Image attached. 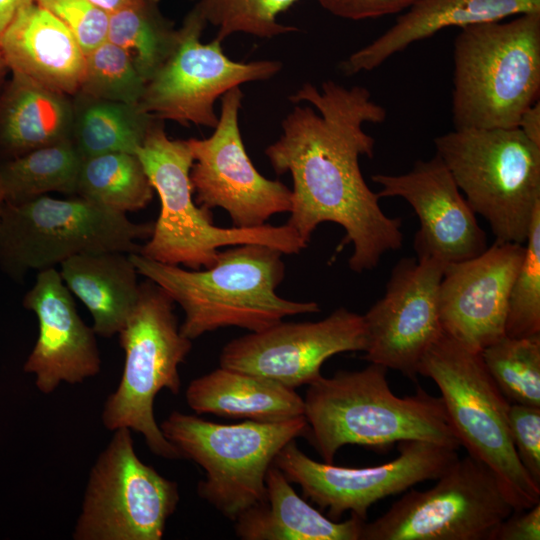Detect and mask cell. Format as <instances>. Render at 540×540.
<instances>
[{
	"instance_id": "cell-21",
	"label": "cell",
	"mask_w": 540,
	"mask_h": 540,
	"mask_svg": "<svg viewBox=\"0 0 540 540\" xmlns=\"http://www.w3.org/2000/svg\"><path fill=\"white\" fill-rule=\"evenodd\" d=\"M0 51L10 73L66 95L78 93L85 53L71 31L35 0L7 27Z\"/></svg>"
},
{
	"instance_id": "cell-35",
	"label": "cell",
	"mask_w": 540,
	"mask_h": 540,
	"mask_svg": "<svg viewBox=\"0 0 540 540\" xmlns=\"http://www.w3.org/2000/svg\"><path fill=\"white\" fill-rule=\"evenodd\" d=\"M59 19L86 54L107 40L109 14L89 0H35Z\"/></svg>"
},
{
	"instance_id": "cell-5",
	"label": "cell",
	"mask_w": 540,
	"mask_h": 540,
	"mask_svg": "<svg viewBox=\"0 0 540 540\" xmlns=\"http://www.w3.org/2000/svg\"><path fill=\"white\" fill-rule=\"evenodd\" d=\"M455 129L517 127L540 91V12L461 28L454 41Z\"/></svg>"
},
{
	"instance_id": "cell-6",
	"label": "cell",
	"mask_w": 540,
	"mask_h": 540,
	"mask_svg": "<svg viewBox=\"0 0 540 540\" xmlns=\"http://www.w3.org/2000/svg\"><path fill=\"white\" fill-rule=\"evenodd\" d=\"M442 160L495 241L525 244L540 206V145L518 127L462 128L434 140Z\"/></svg>"
},
{
	"instance_id": "cell-8",
	"label": "cell",
	"mask_w": 540,
	"mask_h": 540,
	"mask_svg": "<svg viewBox=\"0 0 540 540\" xmlns=\"http://www.w3.org/2000/svg\"><path fill=\"white\" fill-rule=\"evenodd\" d=\"M418 374L435 382L460 445L498 475L515 509L540 503V485L524 469L512 443L511 403L487 371L481 352L443 332L423 356Z\"/></svg>"
},
{
	"instance_id": "cell-13",
	"label": "cell",
	"mask_w": 540,
	"mask_h": 540,
	"mask_svg": "<svg viewBox=\"0 0 540 540\" xmlns=\"http://www.w3.org/2000/svg\"><path fill=\"white\" fill-rule=\"evenodd\" d=\"M207 24L198 1L177 29L175 47L147 81L139 106L158 120L214 128L219 116L214 103L233 87L266 80L278 73L276 60L237 62L228 58L221 41L201 42Z\"/></svg>"
},
{
	"instance_id": "cell-28",
	"label": "cell",
	"mask_w": 540,
	"mask_h": 540,
	"mask_svg": "<svg viewBox=\"0 0 540 540\" xmlns=\"http://www.w3.org/2000/svg\"><path fill=\"white\" fill-rule=\"evenodd\" d=\"M82 159L72 140H66L1 161L5 203H21L48 192L76 194Z\"/></svg>"
},
{
	"instance_id": "cell-42",
	"label": "cell",
	"mask_w": 540,
	"mask_h": 540,
	"mask_svg": "<svg viewBox=\"0 0 540 540\" xmlns=\"http://www.w3.org/2000/svg\"><path fill=\"white\" fill-rule=\"evenodd\" d=\"M9 73V69L5 63V60L2 56V53L0 51V90L2 89L4 83H5V80H6V76L7 74Z\"/></svg>"
},
{
	"instance_id": "cell-9",
	"label": "cell",
	"mask_w": 540,
	"mask_h": 540,
	"mask_svg": "<svg viewBox=\"0 0 540 540\" xmlns=\"http://www.w3.org/2000/svg\"><path fill=\"white\" fill-rule=\"evenodd\" d=\"M165 438L205 471L197 492L235 521L266 498V475L278 452L308 434L305 416L278 422L221 424L173 411L160 425Z\"/></svg>"
},
{
	"instance_id": "cell-24",
	"label": "cell",
	"mask_w": 540,
	"mask_h": 540,
	"mask_svg": "<svg viewBox=\"0 0 540 540\" xmlns=\"http://www.w3.org/2000/svg\"><path fill=\"white\" fill-rule=\"evenodd\" d=\"M364 522L354 515L344 521L324 516L272 465L265 500L239 515L234 530L243 540H360Z\"/></svg>"
},
{
	"instance_id": "cell-30",
	"label": "cell",
	"mask_w": 540,
	"mask_h": 540,
	"mask_svg": "<svg viewBox=\"0 0 540 540\" xmlns=\"http://www.w3.org/2000/svg\"><path fill=\"white\" fill-rule=\"evenodd\" d=\"M161 0H136L109 14L107 40L123 48L147 81L173 51L177 29L160 11Z\"/></svg>"
},
{
	"instance_id": "cell-43",
	"label": "cell",
	"mask_w": 540,
	"mask_h": 540,
	"mask_svg": "<svg viewBox=\"0 0 540 540\" xmlns=\"http://www.w3.org/2000/svg\"><path fill=\"white\" fill-rule=\"evenodd\" d=\"M4 205H5V196H4L2 183H1V177H0V220H1L3 209H4Z\"/></svg>"
},
{
	"instance_id": "cell-12",
	"label": "cell",
	"mask_w": 540,
	"mask_h": 540,
	"mask_svg": "<svg viewBox=\"0 0 540 540\" xmlns=\"http://www.w3.org/2000/svg\"><path fill=\"white\" fill-rule=\"evenodd\" d=\"M178 485L142 462L131 430L119 428L91 468L74 540H160Z\"/></svg>"
},
{
	"instance_id": "cell-31",
	"label": "cell",
	"mask_w": 540,
	"mask_h": 540,
	"mask_svg": "<svg viewBox=\"0 0 540 540\" xmlns=\"http://www.w3.org/2000/svg\"><path fill=\"white\" fill-rule=\"evenodd\" d=\"M481 357L510 403L540 407V334L509 337L485 347Z\"/></svg>"
},
{
	"instance_id": "cell-37",
	"label": "cell",
	"mask_w": 540,
	"mask_h": 540,
	"mask_svg": "<svg viewBox=\"0 0 540 540\" xmlns=\"http://www.w3.org/2000/svg\"><path fill=\"white\" fill-rule=\"evenodd\" d=\"M331 14L350 20H363L395 14L417 0H316Z\"/></svg>"
},
{
	"instance_id": "cell-40",
	"label": "cell",
	"mask_w": 540,
	"mask_h": 540,
	"mask_svg": "<svg viewBox=\"0 0 540 540\" xmlns=\"http://www.w3.org/2000/svg\"><path fill=\"white\" fill-rule=\"evenodd\" d=\"M34 0H0V38L18 12Z\"/></svg>"
},
{
	"instance_id": "cell-41",
	"label": "cell",
	"mask_w": 540,
	"mask_h": 540,
	"mask_svg": "<svg viewBox=\"0 0 540 540\" xmlns=\"http://www.w3.org/2000/svg\"><path fill=\"white\" fill-rule=\"evenodd\" d=\"M89 1L92 2L94 5H96L97 7H99L100 9L107 12L108 14H111L113 12H116L132 4L136 0H89Z\"/></svg>"
},
{
	"instance_id": "cell-10",
	"label": "cell",
	"mask_w": 540,
	"mask_h": 540,
	"mask_svg": "<svg viewBox=\"0 0 540 540\" xmlns=\"http://www.w3.org/2000/svg\"><path fill=\"white\" fill-rule=\"evenodd\" d=\"M153 222L135 223L126 214L77 196L42 195L5 203L0 220V266L13 279L31 270L60 265L81 253H139L138 240L148 239Z\"/></svg>"
},
{
	"instance_id": "cell-15",
	"label": "cell",
	"mask_w": 540,
	"mask_h": 540,
	"mask_svg": "<svg viewBox=\"0 0 540 540\" xmlns=\"http://www.w3.org/2000/svg\"><path fill=\"white\" fill-rule=\"evenodd\" d=\"M242 98L239 86L224 93L212 135L187 140L193 156L190 182L201 207L222 208L234 227L253 228L275 214L290 212L292 190L265 178L251 162L239 128Z\"/></svg>"
},
{
	"instance_id": "cell-11",
	"label": "cell",
	"mask_w": 540,
	"mask_h": 540,
	"mask_svg": "<svg viewBox=\"0 0 540 540\" xmlns=\"http://www.w3.org/2000/svg\"><path fill=\"white\" fill-rule=\"evenodd\" d=\"M431 488L410 489L383 515L364 522L360 540H491L515 509L498 475L467 455Z\"/></svg>"
},
{
	"instance_id": "cell-17",
	"label": "cell",
	"mask_w": 540,
	"mask_h": 540,
	"mask_svg": "<svg viewBox=\"0 0 540 540\" xmlns=\"http://www.w3.org/2000/svg\"><path fill=\"white\" fill-rule=\"evenodd\" d=\"M363 315L346 308L316 322H283L228 342L221 367L262 376L295 389L319 379L323 363L343 352L365 351Z\"/></svg>"
},
{
	"instance_id": "cell-1",
	"label": "cell",
	"mask_w": 540,
	"mask_h": 540,
	"mask_svg": "<svg viewBox=\"0 0 540 540\" xmlns=\"http://www.w3.org/2000/svg\"><path fill=\"white\" fill-rule=\"evenodd\" d=\"M289 99L309 102L318 113L312 107H294L282 121V135L265 149L274 171L292 177L286 224L306 244L321 223L339 224L346 232L340 249L353 246L350 269L372 270L384 254L400 249L404 239L401 219L382 211L380 197L365 182L359 164L360 156L373 157L375 145L363 125L383 122L386 110L365 87L345 88L330 80L321 90L305 83Z\"/></svg>"
},
{
	"instance_id": "cell-29",
	"label": "cell",
	"mask_w": 540,
	"mask_h": 540,
	"mask_svg": "<svg viewBox=\"0 0 540 540\" xmlns=\"http://www.w3.org/2000/svg\"><path fill=\"white\" fill-rule=\"evenodd\" d=\"M153 190L136 154L110 152L82 159L77 196L125 214L145 208Z\"/></svg>"
},
{
	"instance_id": "cell-7",
	"label": "cell",
	"mask_w": 540,
	"mask_h": 540,
	"mask_svg": "<svg viewBox=\"0 0 540 540\" xmlns=\"http://www.w3.org/2000/svg\"><path fill=\"white\" fill-rule=\"evenodd\" d=\"M118 335L125 360L120 382L104 404L103 425L110 431L128 428L142 434L156 456L182 458L153 411L162 389L179 393L178 367L192 348V340L180 331L174 301L153 281L140 283L137 302Z\"/></svg>"
},
{
	"instance_id": "cell-33",
	"label": "cell",
	"mask_w": 540,
	"mask_h": 540,
	"mask_svg": "<svg viewBox=\"0 0 540 540\" xmlns=\"http://www.w3.org/2000/svg\"><path fill=\"white\" fill-rule=\"evenodd\" d=\"M298 0H199L207 23L218 28L216 39L243 32L272 38L296 31L294 26L277 21L280 13Z\"/></svg>"
},
{
	"instance_id": "cell-4",
	"label": "cell",
	"mask_w": 540,
	"mask_h": 540,
	"mask_svg": "<svg viewBox=\"0 0 540 540\" xmlns=\"http://www.w3.org/2000/svg\"><path fill=\"white\" fill-rule=\"evenodd\" d=\"M136 155L160 199V213L139 254L193 270L212 267L223 246L261 244L283 254H298L306 244L287 224L221 228L210 210L193 199L190 170L193 156L187 140L170 139L162 120L154 119Z\"/></svg>"
},
{
	"instance_id": "cell-34",
	"label": "cell",
	"mask_w": 540,
	"mask_h": 540,
	"mask_svg": "<svg viewBox=\"0 0 540 540\" xmlns=\"http://www.w3.org/2000/svg\"><path fill=\"white\" fill-rule=\"evenodd\" d=\"M540 334V206L535 210L525 253L512 284L505 335L529 337Z\"/></svg>"
},
{
	"instance_id": "cell-3",
	"label": "cell",
	"mask_w": 540,
	"mask_h": 540,
	"mask_svg": "<svg viewBox=\"0 0 540 540\" xmlns=\"http://www.w3.org/2000/svg\"><path fill=\"white\" fill-rule=\"evenodd\" d=\"M387 370L370 363L308 385L303 398L307 435L325 463H333L348 444L384 448L422 440L459 449L441 397L420 387L414 395L398 397L388 385Z\"/></svg>"
},
{
	"instance_id": "cell-18",
	"label": "cell",
	"mask_w": 540,
	"mask_h": 540,
	"mask_svg": "<svg viewBox=\"0 0 540 540\" xmlns=\"http://www.w3.org/2000/svg\"><path fill=\"white\" fill-rule=\"evenodd\" d=\"M524 253L525 244L495 241L475 257L447 264L438 293L443 332L478 352L503 337Z\"/></svg>"
},
{
	"instance_id": "cell-2",
	"label": "cell",
	"mask_w": 540,
	"mask_h": 540,
	"mask_svg": "<svg viewBox=\"0 0 540 540\" xmlns=\"http://www.w3.org/2000/svg\"><path fill=\"white\" fill-rule=\"evenodd\" d=\"M284 255L261 244H241L219 251L215 264L186 270L139 253L130 258L138 274L160 286L183 309L181 333L193 340L225 327L250 332L269 328L287 316L317 313V302L291 301L276 289L285 277Z\"/></svg>"
},
{
	"instance_id": "cell-19",
	"label": "cell",
	"mask_w": 540,
	"mask_h": 540,
	"mask_svg": "<svg viewBox=\"0 0 540 540\" xmlns=\"http://www.w3.org/2000/svg\"><path fill=\"white\" fill-rule=\"evenodd\" d=\"M372 180L380 186V198H403L418 216L417 258L447 265L475 257L488 247L476 214L437 155L417 161L409 172L375 174Z\"/></svg>"
},
{
	"instance_id": "cell-22",
	"label": "cell",
	"mask_w": 540,
	"mask_h": 540,
	"mask_svg": "<svg viewBox=\"0 0 540 540\" xmlns=\"http://www.w3.org/2000/svg\"><path fill=\"white\" fill-rule=\"evenodd\" d=\"M531 12H540V0H417L386 32L343 61L341 69L347 75L371 71L412 43L444 28Z\"/></svg>"
},
{
	"instance_id": "cell-38",
	"label": "cell",
	"mask_w": 540,
	"mask_h": 540,
	"mask_svg": "<svg viewBox=\"0 0 540 540\" xmlns=\"http://www.w3.org/2000/svg\"><path fill=\"white\" fill-rule=\"evenodd\" d=\"M540 503L522 510H514L493 533L491 540H539Z\"/></svg>"
},
{
	"instance_id": "cell-27",
	"label": "cell",
	"mask_w": 540,
	"mask_h": 540,
	"mask_svg": "<svg viewBox=\"0 0 540 540\" xmlns=\"http://www.w3.org/2000/svg\"><path fill=\"white\" fill-rule=\"evenodd\" d=\"M77 95L72 142L82 158L110 152L136 154L155 119L139 105Z\"/></svg>"
},
{
	"instance_id": "cell-14",
	"label": "cell",
	"mask_w": 540,
	"mask_h": 540,
	"mask_svg": "<svg viewBox=\"0 0 540 540\" xmlns=\"http://www.w3.org/2000/svg\"><path fill=\"white\" fill-rule=\"evenodd\" d=\"M457 449L422 440L398 442V456L381 465L349 468L321 463L303 453L295 440L276 455L273 465L304 496L338 521L347 511L366 521L369 508L414 485L439 478L455 461Z\"/></svg>"
},
{
	"instance_id": "cell-32",
	"label": "cell",
	"mask_w": 540,
	"mask_h": 540,
	"mask_svg": "<svg viewBox=\"0 0 540 540\" xmlns=\"http://www.w3.org/2000/svg\"><path fill=\"white\" fill-rule=\"evenodd\" d=\"M146 86L130 55L106 40L85 54L78 93L88 97L139 105Z\"/></svg>"
},
{
	"instance_id": "cell-20",
	"label": "cell",
	"mask_w": 540,
	"mask_h": 540,
	"mask_svg": "<svg viewBox=\"0 0 540 540\" xmlns=\"http://www.w3.org/2000/svg\"><path fill=\"white\" fill-rule=\"evenodd\" d=\"M23 306L36 315L39 325L23 370L35 376L41 393H53L62 382L82 383L100 372L96 333L81 319L58 270L38 271Z\"/></svg>"
},
{
	"instance_id": "cell-26",
	"label": "cell",
	"mask_w": 540,
	"mask_h": 540,
	"mask_svg": "<svg viewBox=\"0 0 540 540\" xmlns=\"http://www.w3.org/2000/svg\"><path fill=\"white\" fill-rule=\"evenodd\" d=\"M60 267L66 287L91 314L96 335L108 338L118 334L139 296L138 272L130 254L81 253L66 259Z\"/></svg>"
},
{
	"instance_id": "cell-23",
	"label": "cell",
	"mask_w": 540,
	"mask_h": 540,
	"mask_svg": "<svg viewBox=\"0 0 540 540\" xmlns=\"http://www.w3.org/2000/svg\"><path fill=\"white\" fill-rule=\"evenodd\" d=\"M73 119L68 95L11 73L0 90V162L72 140Z\"/></svg>"
},
{
	"instance_id": "cell-25",
	"label": "cell",
	"mask_w": 540,
	"mask_h": 540,
	"mask_svg": "<svg viewBox=\"0 0 540 540\" xmlns=\"http://www.w3.org/2000/svg\"><path fill=\"white\" fill-rule=\"evenodd\" d=\"M186 402L197 414L278 422L304 416V399L271 379L219 367L193 379Z\"/></svg>"
},
{
	"instance_id": "cell-16",
	"label": "cell",
	"mask_w": 540,
	"mask_h": 540,
	"mask_svg": "<svg viewBox=\"0 0 540 540\" xmlns=\"http://www.w3.org/2000/svg\"><path fill=\"white\" fill-rule=\"evenodd\" d=\"M445 264L433 258H402L385 293L363 315V358L416 380L423 356L443 334L438 293Z\"/></svg>"
},
{
	"instance_id": "cell-39",
	"label": "cell",
	"mask_w": 540,
	"mask_h": 540,
	"mask_svg": "<svg viewBox=\"0 0 540 540\" xmlns=\"http://www.w3.org/2000/svg\"><path fill=\"white\" fill-rule=\"evenodd\" d=\"M517 127L532 142L540 145V102L537 100L520 116Z\"/></svg>"
},
{
	"instance_id": "cell-36",
	"label": "cell",
	"mask_w": 540,
	"mask_h": 540,
	"mask_svg": "<svg viewBox=\"0 0 540 540\" xmlns=\"http://www.w3.org/2000/svg\"><path fill=\"white\" fill-rule=\"evenodd\" d=\"M508 420L516 454L529 476L540 485V407L511 403Z\"/></svg>"
}]
</instances>
